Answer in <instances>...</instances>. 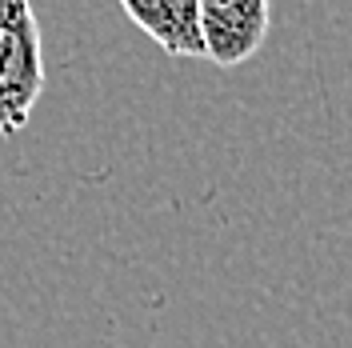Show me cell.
Listing matches in <instances>:
<instances>
[{
	"mask_svg": "<svg viewBox=\"0 0 352 348\" xmlns=\"http://www.w3.org/2000/svg\"><path fill=\"white\" fill-rule=\"evenodd\" d=\"M44 92V41L32 0H0V136L28 124Z\"/></svg>",
	"mask_w": 352,
	"mask_h": 348,
	"instance_id": "6da1fadb",
	"label": "cell"
},
{
	"mask_svg": "<svg viewBox=\"0 0 352 348\" xmlns=\"http://www.w3.org/2000/svg\"><path fill=\"white\" fill-rule=\"evenodd\" d=\"M144 36L176 61H204L197 0H116Z\"/></svg>",
	"mask_w": 352,
	"mask_h": 348,
	"instance_id": "3957f363",
	"label": "cell"
},
{
	"mask_svg": "<svg viewBox=\"0 0 352 348\" xmlns=\"http://www.w3.org/2000/svg\"><path fill=\"white\" fill-rule=\"evenodd\" d=\"M204 61L236 68L252 61L268 41L272 4L268 0H197Z\"/></svg>",
	"mask_w": 352,
	"mask_h": 348,
	"instance_id": "7a4b0ae2",
	"label": "cell"
}]
</instances>
